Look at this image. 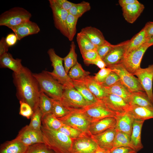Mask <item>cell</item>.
I'll return each mask as SVG.
<instances>
[{"label":"cell","instance_id":"obj_23","mask_svg":"<svg viewBox=\"0 0 153 153\" xmlns=\"http://www.w3.org/2000/svg\"><path fill=\"white\" fill-rule=\"evenodd\" d=\"M22 60L18 58L15 59L12 55L7 52L0 57V66L1 68H8L18 73L21 70L23 66Z\"/></svg>","mask_w":153,"mask_h":153},{"label":"cell","instance_id":"obj_38","mask_svg":"<svg viewBox=\"0 0 153 153\" xmlns=\"http://www.w3.org/2000/svg\"><path fill=\"white\" fill-rule=\"evenodd\" d=\"M90 73L84 70L81 65L77 62L71 69L68 75L71 79L78 80L89 75Z\"/></svg>","mask_w":153,"mask_h":153},{"label":"cell","instance_id":"obj_52","mask_svg":"<svg viewBox=\"0 0 153 153\" xmlns=\"http://www.w3.org/2000/svg\"><path fill=\"white\" fill-rule=\"evenodd\" d=\"M5 39L9 47L14 45L18 40L16 34L13 33L8 34L5 38Z\"/></svg>","mask_w":153,"mask_h":153},{"label":"cell","instance_id":"obj_20","mask_svg":"<svg viewBox=\"0 0 153 153\" xmlns=\"http://www.w3.org/2000/svg\"><path fill=\"white\" fill-rule=\"evenodd\" d=\"M116 124V120L115 117L105 118L91 122L89 131L92 135L97 134L108 129L115 128Z\"/></svg>","mask_w":153,"mask_h":153},{"label":"cell","instance_id":"obj_44","mask_svg":"<svg viewBox=\"0 0 153 153\" xmlns=\"http://www.w3.org/2000/svg\"><path fill=\"white\" fill-rule=\"evenodd\" d=\"M120 80L118 76L112 71L104 81L99 84L103 88H107L113 85Z\"/></svg>","mask_w":153,"mask_h":153},{"label":"cell","instance_id":"obj_22","mask_svg":"<svg viewBox=\"0 0 153 153\" xmlns=\"http://www.w3.org/2000/svg\"><path fill=\"white\" fill-rule=\"evenodd\" d=\"M144 8V5L139 2L122 7L123 17L128 22L133 23L140 15Z\"/></svg>","mask_w":153,"mask_h":153},{"label":"cell","instance_id":"obj_5","mask_svg":"<svg viewBox=\"0 0 153 153\" xmlns=\"http://www.w3.org/2000/svg\"><path fill=\"white\" fill-rule=\"evenodd\" d=\"M31 13L25 8L20 7L12 8L1 14L0 26L11 29L25 22L30 20Z\"/></svg>","mask_w":153,"mask_h":153},{"label":"cell","instance_id":"obj_27","mask_svg":"<svg viewBox=\"0 0 153 153\" xmlns=\"http://www.w3.org/2000/svg\"><path fill=\"white\" fill-rule=\"evenodd\" d=\"M28 147L15 138L2 144L0 153H25Z\"/></svg>","mask_w":153,"mask_h":153},{"label":"cell","instance_id":"obj_43","mask_svg":"<svg viewBox=\"0 0 153 153\" xmlns=\"http://www.w3.org/2000/svg\"><path fill=\"white\" fill-rule=\"evenodd\" d=\"M58 130L67 136L72 139L77 138L85 134L79 130L65 125L60 128Z\"/></svg>","mask_w":153,"mask_h":153},{"label":"cell","instance_id":"obj_30","mask_svg":"<svg viewBox=\"0 0 153 153\" xmlns=\"http://www.w3.org/2000/svg\"><path fill=\"white\" fill-rule=\"evenodd\" d=\"M72 80L74 88L81 94L89 105L97 103L100 100L83 84L76 80Z\"/></svg>","mask_w":153,"mask_h":153},{"label":"cell","instance_id":"obj_45","mask_svg":"<svg viewBox=\"0 0 153 153\" xmlns=\"http://www.w3.org/2000/svg\"><path fill=\"white\" fill-rule=\"evenodd\" d=\"M19 102L20 105L19 114L27 119H29L34 112L32 109L27 103L21 101H19Z\"/></svg>","mask_w":153,"mask_h":153},{"label":"cell","instance_id":"obj_48","mask_svg":"<svg viewBox=\"0 0 153 153\" xmlns=\"http://www.w3.org/2000/svg\"><path fill=\"white\" fill-rule=\"evenodd\" d=\"M81 54L84 60L92 61L99 57L96 50H88Z\"/></svg>","mask_w":153,"mask_h":153},{"label":"cell","instance_id":"obj_40","mask_svg":"<svg viewBox=\"0 0 153 153\" xmlns=\"http://www.w3.org/2000/svg\"><path fill=\"white\" fill-rule=\"evenodd\" d=\"M70 111L61 103L59 100L53 99L52 113L57 118H61L68 114Z\"/></svg>","mask_w":153,"mask_h":153},{"label":"cell","instance_id":"obj_41","mask_svg":"<svg viewBox=\"0 0 153 153\" xmlns=\"http://www.w3.org/2000/svg\"><path fill=\"white\" fill-rule=\"evenodd\" d=\"M25 153H56L44 143L35 144L29 146Z\"/></svg>","mask_w":153,"mask_h":153},{"label":"cell","instance_id":"obj_46","mask_svg":"<svg viewBox=\"0 0 153 153\" xmlns=\"http://www.w3.org/2000/svg\"><path fill=\"white\" fill-rule=\"evenodd\" d=\"M114 45L107 41L105 44L98 46L96 51L99 56L102 59L110 52Z\"/></svg>","mask_w":153,"mask_h":153},{"label":"cell","instance_id":"obj_57","mask_svg":"<svg viewBox=\"0 0 153 153\" xmlns=\"http://www.w3.org/2000/svg\"><path fill=\"white\" fill-rule=\"evenodd\" d=\"M146 43L148 44L150 46L153 45V36L150 38Z\"/></svg>","mask_w":153,"mask_h":153},{"label":"cell","instance_id":"obj_4","mask_svg":"<svg viewBox=\"0 0 153 153\" xmlns=\"http://www.w3.org/2000/svg\"><path fill=\"white\" fill-rule=\"evenodd\" d=\"M47 53L53 68L52 72L48 71L49 74L65 88H74L73 80L69 76L63 66V58L57 55L53 48L49 49Z\"/></svg>","mask_w":153,"mask_h":153},{"label":"cell","instance_id":"obj_14","mask_svg":"<svg viewBox=\"0 0 153 153\" xmlns=\"http://www.w3.org/2000/svg\"><path fill=\"white\" fill-rule=\"evenodd\" d=\"M52 9L55 27L64 36L68 38V34L66 27V21L69 14L68 11L58 6L54 0H49Z\"/></svg>","mask_w":153,"mask_h":153},{"label":"cell","instance_id":"obj_25","mask_svg":"<svg viewBox=\"0 0 153 153\" xmlns=\"http://www.w3.org/2000/svg\"><path fill=\"white\" fill-rule=\"evenodd\" d=\"M85 35L94 45L99 46L107 41L105 40L102 33L98 29L90 26L82 28L80 31Z\"/></svg>","mask_w":153,"mask_h":153},{"label":"cell","instance_id":"obj_29","mask_svg":"<svg viewBox=\"0 0 153 153\" xmlns=\"http://www.w3.org/2000/svg\"><path fill=\"white\" fill-rule=\"evenodd\" d=\"M129 103L130 105L153 107V104L145 92H132Z\"/></svg>","mask_w":153,"mask_h":153},{"label":"cell","instance_id":"obj_35","mask_svg":"<svg viewBox=\"0 0 153 153\" xmlns=\"http://www.w3.org/2000/svg\"><path fill=\"white\" fill-rule=\"evenodd\" d=\"M76 38L81 53L90 50H97L98 46L93 44L87 37L81 32L77 34Z\"/></svg>","mask_w":153,"mask_h":153},{"label":"cell","instance_id":"obj_49","mask_svg":"<svg viewBox=\"0 0 153 153\" xmlns=\"http://www.w3.org/2000/svg\"><path fill=\"white\" fill-rule=\"evenodd\" d=\"M54 0L55 3L59 7L68 12L75 4L67 0Z\"/></svg>","mask_w":153,"mask_h":153},{"label":"cell","instance_id":"obj_26","mask_svg":"<svg viewBox=\"0 0 153 153\" xmlns=\"http://www.w3.org/2000/svg\"><path fill=\"white\" fill-rule=\"evenodd\" d=\"M128 112L135 119L144 121L153 118V107L130 105Z\"/></svg>","mask_w":153,"mask_h":153},{"label":"cell","instance_id":"obj_2","mask_svg":"<svg viewBox=\"0 0 153 153\" xmlns=\"http://www.w3.org/2000/svg\"><path fill=\"white\" fill-rule=\"evenodd\" d=\"M43 143L56 153H71L72 140L58 130H54L42 125Z\"/></svg>","mask_w":153,"mask_h":153},{"label":"cell","instance_id":"obj_24","mask_svg":"<svg viewBox=\"0 0 153 153\" xmlns=\"http://www.w3.org/2000/svg\"><path fill=\"white\" fill-rule=\"evenodd\" d=\"M144 121L134 119L131 136V142L137 152L143 148L141 139L142 127Z\"/></svg>","mask_w":153,"mask_h":153},{"label":"cell","instance_id":"obj_47","mask_svg":"<svg viewBox=\"0 0 153 153\" xmlns=\"http://www.w3.org/2000/svg\"><path fill=\"white\" fill-rule=\"evenodd\" d=\"M111 71V70L108 67L101 69L98 73L95 74L94 76V78L97 82L102 83L104 81Z\"/></svg>","mask_w":153,"mask_h":153},{"label":"cell","instance_id":"obj_36","mask_svg":"<svg viewBox=\"0 0 153 153\" xmlns=\"http://www.w3.org/2000/svg\"><path fill=\"white\" fill-rule=\"evenodd\" d=\"M42 122V125L56 130H58L60 128L65 125L52 113L43 116Z\"/></svg>","mask_w":153,"mask_h":153},{"label":"cell","instance_id":"obj_13","mask_svg":"<svg viewBox=\"0 0 153 153\" xmlns=\"http://www.w3.org/2000/svg\"><path fill=\"white\" fill-rule=\"evenodd\" d=\"M130 40L114 46L108 54L102 60L106 67L121 63L126 53Z\"/></svg>","mask_w":153,"mask_h":153},{"label":"cell","instance_id":"obj_33","mask_svg":"<svg viewBox=\"0 0 153 153\" xmlns=\"http://www.w3.org/2000/svg\"><path fill=\"white\" fill-rule=\"evenodd\" d=\"M75 47V42L73 41L72 42L69 53L65 57L63 58L64 67L67 74L71 69L78 62Z\"/></svg>","mask_w":153,"mask_h":153},{"label":"cell","instance_id":"obj_10","mask_svg":"<svg viewBox=\"0 0 153 153\" xmlns=\"http://www.w3.org/2000/svg\"><path fill=\"white\" fill-rule=\"evenodd\" d=\"M82 111L91 122L107 117H115L116 116L115 112L107 108L100 100L97 103L83 109Z\"/></svg>","mask_w":153,"mask_h":153},{"label":"cell","instance_id":"obj_11","mask_svg":"<svg viewBox=\"0 0 153 153\" xmlns=\"http://www.w3.org/2000/svg\"><path fill=\"white\" fill-rule=\"evenodd\" d=\"M72 140L71 153H93L99 147L91 135L85 134Z\"/></svg>","mask_w":153,"mask_h":153},{"label":"cell","instance_id":"obj_18","mask_svg":"<svg viewBox=\"0 0 153 153\" xmlns=\"http://www.w3.org/2000/svg\"><path fill=\"white\" fill-rule=\"evenodd\" d=\"M20 40L25 37L38 33L40 28L36 23L30 20L11 28Z\"/></svg>","mask_w":153,"mask_h":153},{"label":"cell","instance_id":"obj_9","mask_svg":"<svg viewBox=\"0 0 153 153\" xmlns=\"http://www.w3.org/2000/svg\"><path fill=\"white\" fill-rule=\"evenodd\" d=\"M150 46L146 43L139 48L127 53L121 63L129 72L133 74L140 68L143 56Z\"/></svg>","mask_w":153,"mask_h":153},{"label":"cell","instance_id":"obj_16","mask_svg":"<svg viewBox=\"0 0 153 153\" xmlns=\"http://www.w3.org/2000/svg\"><path fill=\"white\" fill-rule=\"evenodd\" d=\"M16 138L27 146L36 144L44 143L41 130L33 129L28 125L24 127L20 131Z\"/></svg>","mask_w":153,"mask_h":153},{"label":"cell","instance_id":"obj_6","mask_svg":"<svg viewBox=\"0 0 153 153\" xmlns=\"http://www.w3.org/2000/svg\"><path fill=\"white\" fill-rule=\"evenodd\" d=\"M82 109L71 110L64 116L58 118L64 125L72 127L85 134L91 135L89 131L91 122L83 112Z\"/></svg>","mask_w":153,"mask_h":153},{"label":"cell","instance_id":"obj_50","mask_svg":"<svg viewBox=\"0 0 153 153\" xmlns=\"http://www.w3.org/2000/svg\"><path fill=\"white\" fill-rule=\"evenodd\" d=\"M110 153H137V152L129 147H113L110 151Z\"/></svg>","mask_w":153,"mask_h":153},{"label":"cell","instance_id":"obj_28","mask_svg":"<svg viewBox=\"0 0 153 153\" xmlns=\"http://www.w3.org/2000/svg\"><path fill=\"white\" fill-rule=\"evenodd\" d=\"M103 88L107 94L116 95L124 98L129 102L132 93L120 80L110 87Z\"/></svg>","mask_w":153,"mask_h":153},{"label":"cell","instance_id":"obj_42","mask_svg":"<svg viewBox=\"0 0 153 153\" xmlns=\"http://www.w3.org/2000/svg\"><path fill=\"white\" fill-rule=\"evenodd\" d=\"M42 117V113L39 108H37L31 117L28 126L31 128L37 130H41V123Z\"/></svg>","mask_w":153,"mask_h":153},{"label":"cell","instance_id":"obj_19","mask_svg":"<svg viewBox=\"0 0 153 153\" xmlns=\"http://www.w3.org/2000/svg\"><path fill=\"white\" fill-rule=\"evenodd\" d=\"M115 129L123 132L131 137L134 119L128 111L116 115Z\"/></svg>","mask_w":153,"mask_h":153},{"label":"cell","instance_id":"obj_17","mask_svg":"<svg viewBox=\"0 0 153 153\" xmlns=\"http://www.w3.org/2000/svg\"><path fill=\"white\" fill-rule=\"evenodd\" d=\"M116 132L115 128H111L92 136L99 147L110 151L113 147Z\"/></svg>","mask_w":153,"mask_h":153},{"label":"cell","instance_id":"obj_34","mask_svg":"<svg viewBox=\"0 0 153 153\" xmlns=\"http://www.w3.org/2000/svg\"><path fill=\"white\" fill-rule=\"evenodd\" d=\"M116 131L113 148L126 147L135 150L131 143L130 136L123 132L117 130Z\"/></svg>","mask_w":153,"mask_h":153},{"label":"cell","instance_id":"obj_7","mask_svg":"<svg viewBox=\"0 0 153 153\" xmlns=\"http://www.w3.org/2000/svg\"><path fill=\"white\" fill-rule=\"evenodd\" d=\"M59 101L70 111L82 109L89 105L81 94L74 88H64Z\"/></svg>","mask_w":153,"mask_h":153},{"label":"cell","instance_id":"obj_54","mask_svg":"<svg viewBox=\"0 0 153 153\" xmlns=\"http://www.w3.org/2000/svg\"><path fill=\"white\" fill-rule=\"evenodd\" d=\"M144 27L148 39L153 36V22H148L145 25Z\"/></svg>","mask_w":153,"mask_h":153},{"label":"cell","instance_id":"obj_53","mask_svg":"<svg viewBox=\"0 0 153 153\" xmlns=\"http://www.w3.org/2000/svg\"><path fill=\"white\" fill-rule=\"evenodd\" d=\"M9 47L6 42L5 38L2 37L0 41V57L8 52Z\"/></svg>","mask_w":153,"mask_h":153},{"label":"cell","instance_id":"obj_12","mask_svg":"<svg viewBox=\"0 0 153 153\" xmlns=\"http://www.w3.org/2000/svg\"><path fill=\"white\" fill-rule=\"evenodd\" d=\"M133 75L137 76L149 100L153 104V64L144 68H140Z\"/></svg>","mask_w":153,"mask_h":153},{"label":"cell","instance_id":"obj_32","mask_svg":"<svg viewBox=\"0 0 153 153\" xmlns=\"http://www.w3.org/2000/svg\"><path fill=\"white\" fill-rule=\"evenodd\" d=\"M53 105V99L48 97L43 92L40 91L39 107L42 113V117L46 114L52 113Z\"/></svg>","mask_w":153,"mask_h":153},{"label":"cell","instance_id":"obj_55","mask_svg":"<svg viewBox=\"0 0 153 153\" xmlns=\"http://www.w3.org/2000/svg\"><path fill=\"white\" fill-rule=\"evenodd\" d=\"M139 2L137 0H119L118 1L119 4L122 7Z\"/></svg>","mask_w":153,"mask_h":153},{"label":"cell","instance_id":"obj_3","mask_svg":"<svg viewBox=\"0 0 153 153\" xmlns=\"http://www.w3.org/2000/svg\"><path fill=\"white\" fill-rule=\"evenodd\" d=\"M33 75L37 80L40 90L51 98L60 100L64 86L54 78L48 71H43Z\"/></svg>","mask_w":153,"mask_h":153},{"label":"cell","instance_id":"obj_21","mask_svg":"<svg viewBox=\"0 0 153 153\" xmlns=\"http://www.w3.org/2000/svg\"><path fill=\"white\" fill-rule=\"evenodd\" d=\"M77 80L83 84L99 100H101L107 94L102 87L95 80L94 76L88 75Z\"/></svg>","mask_w":153,"mask_h":153},{"label":"cell","instance_id":"obj_15","mask_svg":"<svg viewBox=\"0 0 153 153\" xmlns=\"http://www.w3.org/2000/svg\"><path fill=\"white\" fill-rule=\"evenodd\" d=\"M101 100L116 115L128 112L130 107L129 102L125 99L113 94H107Z\"/></svg>","mask_w":153,"mask_h":153},{"label":"cell","instance_id":"obj_39","mask_svg":"<svg viewBox=\"0 0 153 153\" xmlns=\"http://www.w3.org/2000/svg\"><path fill=\"white\" fill-rule=\"evenodd\" d=\"M78 18L69 14L66 21V27L68 34V39L72 41L76 32V24Z\"/></svg>","mask_w":153,"mask_h":153},{"label":"cell","instance_id":"obj_1","mask_svg":"<svg viewBox=\"0 0 153 153\" xmlns=\"http://www.w3.org/2000/svg\"><path fill=\"white\" fill-rule=\"evenodd\" d=\"M13 82L16 88L17 97L31 107L33 111L39 107L40 90L31 71L23 66L18 73H13Z\"/></svg>","mask_w":153,"mask_h":153},{"label":"cell","instance_id":"obj_56","mask_svg":"<svg viewBox=\"0 0 153 153\" xmlns=\"http://www.w3.org/2000/svg\"><path fill=\"white\" fill-rule=\"evenodd\" d=\"M109 150H106L99 146L97 149L93 153H107Z\"/></svg>","mask_w":153,"mask_h":153},{"label":"cell","instance_id":"obj_8","mask_svg":"<svg viewBox=\"0 0 153 153\" xmlns=\"http://www.w3.org/2000/svg\"><path fill=\"white\" fill-rule=\"evenodd\" d=\"M107 67L110 68L118 76L122 82L131 93L145 92L137 78L128 71L122 63Z\"/></svg>","mask_w":153,"mask_h":153},{"label":"cell","instance_id":"obj_31","mask_svg":"<svg viewBox=\"0 0 153 153\" xmlns=\"http://www.w3.org/2000/svg\"><path fill=\"white\" fill-rule=\"evenodd\" d=\"M146 30L144 27L131 40L128 45L127 53L140 47L148 41Z\"/></svg>","mask_w":153,"mask_h":153},{"label":"cell","instance_id":"obj_37","mask_svg":"<svg viewBox=\"0 0 153 153\" xmlns=\"http://www.w3.org/2000/svg\"><path fill=\"white\" fill-rule=\"evenodd\" d=\"M90 3L88 2L83 1L80 3H75L69 11V13L79 18L85 13L91 9Z\"/></svg>","mask_w":153,"mask_h":153},{"label":"cell","instance_id":"obj_51","mask_svg":"<svg viewBox=\"0 0 153 153\" xmlns=\"http://www.w3.org/2000/svg\"><path fill=\"white\" fill-rule=\"evenodd\" d=\"M84 62L86 65H95L101 69L106 67V65L104 62L99 57L96 60L92 61L84 60Z\"/></svg>","mask_w":153,"mask_h":153},{"label":"cell","instance_id":"obj_58","mask_svg":"<svg viewBox=\"0 0 153 153\" xmlns=\"http://www.w3.org/2000/svg\"><path fill=\"white\" fill-rule=\"evenodd\" d=\"M107 153H110V150H109Z\"/></svg>","mask_w":153,"mask_h":153}]
</instances>
